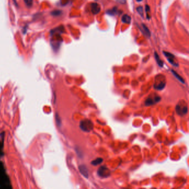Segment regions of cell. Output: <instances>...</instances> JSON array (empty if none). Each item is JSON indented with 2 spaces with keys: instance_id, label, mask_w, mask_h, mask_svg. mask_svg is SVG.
Returning <instances> with one entry per match:
<instances>
[{
  "instance_id": "e0dca14e",
  "label": "cell",
  "mask_w": 189,
  "mask_h": 189,
  "mask_svg": "<svg viewBox=\"0 0 189 189\" xmlns=\"http://www.w3.org/2000/svg\"><path fill=\"white\" fill-rule=\"evenodd\" d=\"M116 1H117L118 2L120 3H121V4H124V3H125L126 2V0H116Z\"/></svg>"
},
{
  "instance_id": "ffe728a7",
  "label": "cell",
  "mask_w": 189,
  "mask_h": 189,
  "mask_svg": "<svg viewBox=\"0 0 189 189\" xmlns=\"http://www.w3.org/2000/svg\"><path fill=\"white\" fill-rule=\"evenodd\" d=\"M97 1H98V0H97Z\"/></svg>"
},
{
  "instance_id": "277c9868",
  "label": "cell",
  "mask_w": 189,
  "mask_h": 189,
  "mask_svg": "<svg viewBox=\"0 0 189 189\" xmlns=\"http://www.w3.org/2000/svg\"><path fill=\"white\" fill-rule=\"evenodd\" d=\"M163 53L164 54V55H165L166 57V58H167L168 61L169 62L170 64H171L172 65H173L174 66H175V67H178L179 66L178 63L176 62V60H175V57L174 55L171 54V53H170L165 52V51L163 52Z\"/></svg>"
},
{
  "instance_id": "5bb4252c",
  "label": "cell",
  "mask_w": 189,
  "mask_h": 189,
  "mask_svg": "<svg viewBox=\"0 0 189 189\" xmlns=\"http://www.w3.org/2000/svg\"><path fill=\"white\" fill-rule=\"evenodd\" d=\"M143 26V31L144 32V33L146 36H147V37H150V31L147 28V27L144 25V24H142Z\"/></svg>"
},
{
  "instance_id": "52a82bcc",
  "label": "cell",
  "mask_w": 189,
  "mask_h": 189,
  "mask_svg": "<svg viewBox=\"0 0 189 189\" xmlns=\"http://www.w3.org/2000/svg\"><path fill=\"white\" fill-rule=\"evenodd\" d=\"M160 99H161V98H160L159 96H157L155 97L154 99H153V98H148L145 101V105L146 106L147 105H153L155 103H157L158 102H159L160 100Z\"/></svg>"
},
{
  "instance_id": "7c38bea8",
  "label": "cell",
  "mask_w": 189,
  "mask_h": 189,
  "mask_svg": "<svg viewBox=\"0 0 189 189\" xmlns=\"http://www.w3.org/2000/svg\"><path fill=\"white\" fill-rule=\"evenodd\" d=\"M171 72H172V73H173V75H174V76L176 78H177L180 82H181V83H183V84H184L185 83V80H184V79L183 78L181 77L180 76H179V75H178V74L177 73H176L175 71H174V70H171Z\"/></svg>"
},
{
  "instance_id": "2e32d148",
  "label": "cell",
  "mask_w": 189,
  "mask_h": 189,
  "mask_svg": "<svg viewBox=\"0 0 189 189\" xmlns=\"http://www.w3.org/2000/svg\"><path fill=\"white\" fill-rule=\"evenodd\" d=\"M32 0H24V2L26 3V5L28 7H31L32 5Z\"/></svg>"
},
{
  "instance_id": "5b68a950",
  "label": "cell",
  "mask_w": 189,
  "mask_h": 189,
  "mask_svg": "<svg viewBox=\"0 0 189 189\" xmlns=\"http://www.w3.org/2000/svg\"><path fill=\"white\" fill-rule=\"evenodd\" d=\"M180 104H178L176 106V111L178 114H180L181 116L184 115L187 113V106L186 105H181V103L180 102Z\"/></svg>"
},
{
  "instance_id": "9c48e42d",
  "label": "cell",
  "mask_w": 189,
  "mask_h": 189,
  "mask_svg": "<svg viewBox=\"0 0 189 189\" xmlns=\"http://www.w3.org/2000/svg\"><path fill=\"white\" fill-rule=\"evenodd\" d=\"M131 18L130 16H129L128 15L125 14L122 16V21L124 23H128L129 24L131 22Z\"/></svg>"
},
{
  "instance_id": "30bf717a",
  "label": "cell",
  "mask_w": 189,
  "mask_h": 189,
  "mask_svg": "<svg viewBox=\"0 0 189 189\" xmlns=\"http://www.w3.org/2000/svg\"><path fill=\"white\" fill-rule=\"evenodd\" d=\"M155 58L156 60H157V62L158 64L159 65L160 67H163V65H164L163 62L161 59H160L159 56L158 55V53L156 52H155Z\"/></svg>"
},
{
  "instance_id": "4fadbf2b",
  "label": "cell",
  "mask_w": 189,
  "mask_h": 189,
  "mask_svg": "<svg viewBox=\"0 0 189 189\" xmlns=\"http://www.w3.org/2000/svg\"><path fill=\"white\" fill-rule=\"evenodd\" d=\"M103 159L99 158H97L96 160H93V161H92L91 162V164L94 166H96V165H99V164H101L103 162Z\"/></svg>"
},
{
  "instance_id": "ac0fdd59",
  "label": "cell",
  "mask_w": 189,
  "mask_h": 189,
  "mask_svg": "<svg viewBox=\"0 0 189 189\" xmlns=\"http://www.w3.org/2000/svg\"><path fill=\"white\" fill-rule=\"evenodd\" d=\"M145 11L146 12L147 14L150 11V7L148 5H146L145 6Z\"/></svg>"
},
{
  "instance_id": "d6986e66",
  "label": "cell",
  "mask_w": 189,
  "mask_h": 189,
  "mask_svg": "<svg viewBox=\"0 0 189 189\" xmlns=\"http://www.w3.org/2000/svg\"><path fill=\"white\" fill-rule=\"evenodd\" d=\"M142 1H143V0H137V2H141Z\"/></svg>"
},
{
  "instance_id": "3957f363",
  "label": "cell",
  "mask_w": 189,
  "mask_h": 189,
  "mask_svg": "<svg viewBox=\"0 0 189 189\" xmlns=\"http://www.w3.org/2000/svg\"><path fill=\"white\" fill-rule=\"evenodd\" d=\"M110 170L105 166L100 167L98 170V174L102 178H108L110 175Z\"/></svg>"
},
{
  "instance_id": "7a4b0ae2",
  "label": "cell",
  "mask_w": 189,
  "mask_h": 189,
  "mask_svg": "<svg viewBox=\"0 0 189 189\" xmlns=\"http://www.w3.org/2000/svg\"><path fill=\"white\" fill-rule=\"evenodd\" d=\"M80 128L82 130L89 132L93 129V124L90 120L85 119L80 122Z\"/></svg>"
},
{
  "instance_id": "8fae6325",
  "label": "cell",
  "mask_w": 189,
  "mask_h": 189,
  "mask_svg": "<svg viewBox=\"0 0 189 189\" xmlns=\"http://www.w3.org/2000/svg\"><path fill=\"white\" fill-rule=\"evenodd\" d=\"M117 13H118V9L116 7L113 8V9L111 10H109L108 11H107V12H106V14L111 16L116 15H117Z\"/></svg>"
},
{
  "instance_id": "ba28073f",
  "label": "cell",
  "mask_w": 189,
  "mask_h": 189,
  "mask_svg": "<svg viewBox=\"0 0 189 189\" xmlns=\"http://www.w3.org/2000/svg\"><path fill=\"white\" fill-rule=\"evenodd\" d=\"M79 169L80 173L83 175L85 178H88V171L87 167L84 165H82L79 166Z\"/></svg>"
},
{
  "instance_id": "6da1fadb",
  "label": "cell",
  "mask_w": 189,
  "mask_h": 189,
  "mask_svg": "<svg viewBox=\"0 0 189 189\" xmlns=\"http://www.w3.org/2000/svg\"><path fill=\"white\" fill-rule=\"evenodd\" d=\"M166 85L165 77L163 75H159L155 78L154 87L155 89L161 90L164 88Z\"/></svg>"
},
{
  "instance_id": "9a60e30c",
  "label": "cell",
  "mask_w": 189,
  "mask_h": 189,
  "mask_svg": "<svg viewBox=\"0 0 189 189\" xmlns=\"http://www.w3.org/2000/svg\"><path fill=\"white\" fill-rule=\"evenodd\" d=\"M137 10L138 11V13L139 14V15H140L141 17H143L144 15V11H143V8L142 6H139L137 7Z\"/></svg>"
},
{
  "instance_id": "8992f818",
  "label": "cell",
  "mask_w": 189,
  "mask_h": 189,
  "mask_svg": "<svg viewBox=\"0 0 189 189\" xmlns=\"http://www.w3.org/2000/svg\"><path fill=\"white\" fill-rule=\"evenodd\" d=\"M90 7H91V11L94 15L99 14L100 11V6L97 3H92L90 5Z\"/></svg>"
}]
</instances>
